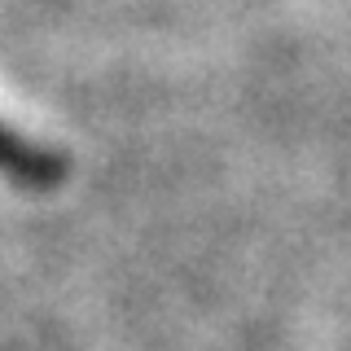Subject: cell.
<instances>
[{"instance_id":"1","label":"cell","mask_w":351,"mask_h":351,"mask_svg":"<svg viewBox=\"0 0 351 351\" xmlns=\"http://www.w3.org/2000/svg\"><path fill=\"white\" fill-rule=\"evenodd\" d=\"M0 171L18 184H31V189H53V184L66 180V162L53 149L27 141L22 132L0 123Z\"/></svg>"}]
</instances>
